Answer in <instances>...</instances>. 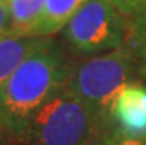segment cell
<instances>
[{
	"mask_svg": "<svg viewBox=\"0 0 146 145\" xmlns=\"http://www.w3.org/2000/svg\"><path fill=\"white\" fill-rule=\"evenodd\" d=\"M11 15H9V0H0V37L9 33Z\"/></svg>",
	"mask_w": 146,
	"mask_h": 145,
	"instance_id": "7c38bea8",
	"label": "cell"
},
{
	"mask_svg": "<svg viewBox=\"0 0 146 145\" xmlns=\"http://www.w3.org/2000/svg\"><path fill=\"white\" fill-rule=\"evenodd\" d=\"M46 0H9L11 28L7 34L30 36L38 24Z\"/></svg>",
	"mask_w": 146,
	"mask_h": 145,
	"instance_id": "ba28073f",
	"label": "cell"
},
{
	"mask_svg": "<svg viewBox=\"0 0 146 145\" xmlns=\"http://www.w3.org/2000/svg\"><path fill=\"white\" fill-rule=\"evenodd\" d=\"M109 2L128 19L146 11V0H109Z\"/></svg>",
	"mask_w": 146,
	"mask_h": 145,
	"instance_id": "30bf717a",
	"label": "cell"
},
{
	"mask_svg": "<svg viewBox=\"0 0 146 145\" xmlns=\"http://www.w3.org/2000/svg\"><path fill=\"white\" fill-rule=\"evenodd\" d=\"M128 21L109 0H89L65 25L62 34L77 52L99 55L124 45Z\"/></svg>",
	"mask_w": 146,
	"mask_h": 145,
	"instance_id": "277c9868",
	"label": "cell"
},
{
	"mask_svg": "<svg viewBox=\"0 0 146 145\" xmlns=\"http://www.w3.org/2000/svg\"><path fill=\"white\" fill-rule=\"evenodd\" d=\"M108 132L105 123L74 93L62 88L33 117L24 136L25 145H90Z\"/></svg>",
	"mask_w": 146,
	"mask_h": 145,
	"instance_id": "3957f363",
	"label": "cell"
},
{
	"mask_svg": "<svg viewBox=\"0 0 146 145\" xmlns=\"http://www.w3.org/2000/svg\"><path fill=\"white\" fill-rule=\"evenodd\" d=\"M96 145H146V139L128 138L114 132H108L104 139H100Z\"/></svg>",
	"mask_w": 146,
	"mask_h": 145,
	"instance_id": "8fae6325",
	"label": "cell"
},
{
	"mask_svg": "<svg viewBox=\"0 0 146 145\" xmlns=\"http://www.w3.org/2000/svg\"><path fill=\"white\" fill-rule=\"evenodd\" d=\"M89 0H46L44 11L31 37H52L62 31L70 19Z\"/></svg>",
	"mask_w": 146,
	"mask_h": 145,
	"instance_id": "52a82bcc",
	"label": "cell"
},
{
	"mask_svg": "<svg viewBox=\"0 0 146 145\" xmlns=\"http://www.w3.org/2000/svg\"><path fill=\"white\" fill-rule=\"evenodd\" d=\"M139 79L134 58L123 45L72 64L64 88L83 101L105 123L109 132V116L114 101L127 84L139 82Z\"/></svg>",
	"mask_w": 146,
	"mask_h": 145,
	"instance_id": "7a4b0ae2",
	"label": "cell"
},
{
	"mask_svg": "<svg viewBox=\"0 0 146 145\" xmlns=\"http://www.w3.org/2000/svg\"><path fill=\"white\" fill-rule=\"evenodd\" d=\"M109 132L146 139V84L133 82L119 92L109 116Z\"/></svg>",
	"mask_w": 146,
	"mask_h": 145,
	"instance_id": "5b68a950",
	"label": "cell"
},
{
	"mask_svg": "<svg viewBox=\"0 0 146 145\" xmlns=\"http://www.w3.org/2000/svg\"><path fill=\"white\" fill-rule=\"evenodd\" d=\"M124 46L131 52L140 79H146V11L128 21Z\"/></svg>",
	"mask_w": 146,
	"mask_h": 145,
	"instance_id": "9c48e42d",
	"label": "cell"
},
{
	"mask_svg": "<svg viewBox=\"0 0 146 145\" xmlns=\"http://www.w3.org/2000/svg\"><path fill=\"white\" fill-rule=\"evenodd\" d=\"M44 37L5 34L0 37V92L9 82L16 68L36 49Z\"/></svg>",
	"mask_w": 146,
	"mask_h": 145,
	"instance_id": "8992f818",
	"label": "cell"
},
{
	"mask_svg": "<svg viewBox=\"0 0 146 145\" xmlns=\"http://www.w3.org/2000/svg\"><path fill=\"white\" fill-rule=\"evenodd\" d=\"M72 62L53 37L21 62L0 92V145L22 142L37 111L65 86Z\"/></svg>",
	"mask_w": 146,
	"mask_h": 145,
	"instance_id": "6da1fadb",
	"label": "cell"
}]
</instances>
